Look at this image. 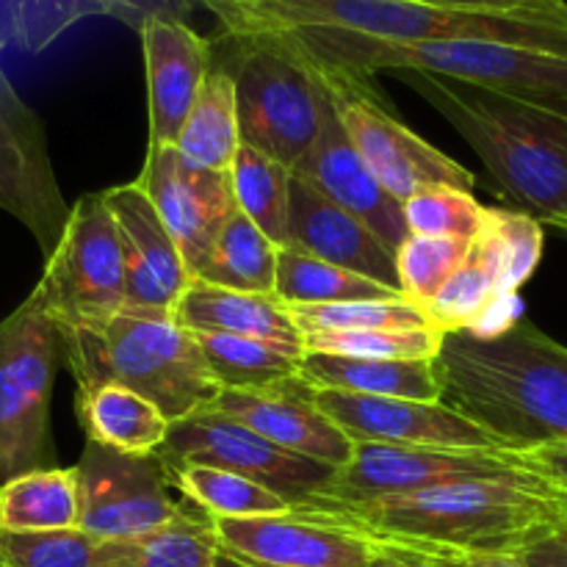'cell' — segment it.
I'll list each match as a JSON object with an SVG mask.
<instances>
[{
    "mask_svg": "<svg viewBox=\"0 0 567 567\" xmlns=\"http://www.w3.org/2000/svg\"><path fill=\"white\" fill-rule=\"evenodd\" d=\"M291 509L349 526L380 546L410 554H520L567 526L565 498L526 471L474 476L371 502L308 498Z\"/></svg>",
    "mask_w": 567,
    "mask_h": 567,
    "instance_id": "6da1fadb",
    "label": "cell"
},
{
    "mask_svg": "<svg viewBox=\"0 0 567 567\" xmlns=\"http://www.w3.org/2000/svg\"><path fill=\"white\" fill-rule=\"evenodd\" d=\"M441 402L507 452L567 443V347L518 319L498 336L446 332Z\"/></svg>",
    "mask_w": 567,
    "mask_h": 567,
    "instance_id": "7a4b0ae2",
    "label": "cell"
},
{
    "mask_svg": "<svg viewBox=\"0 0 567 567\" xmlns=\"http://www.w3.org/2000/svg\"><path fill=\"white\" fill-rule=\"evenodd\" d=\"M225 37L343 31L382 42H496L567 59V3L520 11L443 9L419 0H199Z\"/></svg>",
    "mask_w": 567,
    "mask_h": 567,
    "instance_id": "3957f363",
    "label": "cell"
},
{
    "mask_svg": "<svg viewBox=\"0 0 567 567\" xmlns=\"http://www.w3.org/2000/svg\"><path fill=\"white\" fill-rule=\"evenodd\" d=\"M396 75L452 122L524 214L567 233V120L432 72Z\"/></svg>",
    "mask_w": 567,
    "mask_h": 567,
    "instance_id": "277c9868",
    "label": "cell"
},
{
    "mask_svg": "<svg viewBox=\"0 0 567 567\" xmlns=\"http://www.w3.org/2000/svg\"><path fill=\"white\" fill-rule=\"evenodd\" d=\"M61 336L78 388L122 385L153 402L169 424L210 408L221 391L194 336L172 313L120 310Z\"/></svg>",
    "mask_w": 567,
    "mask_h": 567,
    "instance_id": "5b68a950",
    "label": "cell"
},
{
    "mask_svg": "<svg viewBox=\"0 0 567 567\" xmlns=\"http://www.w3.org/2000/svg\"><path fill=\"white\" fill-rule=\"evenodd\" d=\"M288 33L316 61L374 78L377 72L419 70L529 103L567 120V59L496 42H382L343 31Z\"/></svg>",
    "mask_w": 567,
    "mask_h": 567,
    "instance_id": "8992f818",
    "label": "cell"
},
{
    "mask_svg": "<svg viewBox=\"0 0 567 567\" xmlns=\"http://www.w3.org/2000/svg\"><path fill=\"white\" fill-rule=\"evenodd\" d=\"M227 66L241 144L293 166L308 155L332 109L319 64L288 33H241Z\"/></svg>",
    "mask_w": 567,
    "mask_h": 567,
    "instance_id": "52a82bcc",
    "label": "cell"
},
{
    "mask_svg": "<svg viewBox=\"0 0 567 567\" xmlns=\"http://www.w3.org/2000/svg\"><path fill=\"white\" fill-rule=\"evenodd\" d=\"M61 327L33 293L0 321V485L53 463L50 399Z\"/></svg>",
    "mask_w": 567,
    "mask_h": 567,
    "instance_id": "ba28073f",
    "label": "cell"
},
{
    "mask_svg": "<svg viewBox=\"0 0 567 567\" xmlns=\"http://www.w3.org/2000/svg\"><path fill=\"white\" fill-rule=\"evenodd\" d=\"M316 64L324 75L332 109L349 142L393 199L404 203L410 194L426 186H452L474 194V172L410 131L374 92L369 75L321 61Z\"/></svg>",
    "mask_w": 567,
    "mask_h": 567,
    "instance_id": "9c48e42d",
    "label": "cell"
},
{
    "mask_svg": "<svg viewBox=\"0 0 567 567\" xmlns=\"http://www.w3.org/2000/svg\"><path fill=\"white\" fill-rule=\"evenodd\" d=\"M31 293L61 330L103 324L125 310L120 230L103 192L86 194L72 205L64 233L44 258V271Z\"/></svg>",
    "mask_w": 567,
    "mask_h": 567,
    "instance_id": "30bf717a",
    "label": "cell"
},
{
    "mask_svg": "<svg viewBox=\"0 0 567 567\" xmlns=\"http://www.w3.org/2000/svg\"><path fill=\"white\" fill-rule=\"evenodd\" d=\"M78 471V524L97 540H133L181 515L169 493V471L158 454H122L97 441L83 443Z\"/></svg>",
    "mask_w": 567,
    "mask_h": 567,
    "instance_id": "8fae6325",
    "label": "cell"
},
{
    "mask_svg": "<svg viewBox=\"0 0 567 567\" xmlns=\"http://www.w3.org/2000/svg\"><path fill=\"white\" fill-rule=\"evenodd\" d=\"M155 454L166 468L210 465L230 471L280 493L286 502H291V507L316 496L336 474L330 465L282 452L266 437L214 410H199L188 419L175 421L164 446Z\"/></svg>",
    "mask_w": 567,
    "mask_h": 567,
    "instance_id": "7c38bea8",
    "label": "cell"
},
{
    "mask_svg": "<svg viewBox=\"0 0 567 567\" xmlns=\"http://www.w3.org/2000/svg\"><path fill=\"white\" fill-rule=\"evenodd\" d=\"M526 471L529 468H524L518 454L507 449L382 446L354 441L349 463L341 465L332 480L310 498L354 504L474 476H518Z\"/></svg>",
    "mask_w": 567,
    "mask_h": 567,
    "instance_id": "4fadbf2b",
    "label": "cell"
},
{
    "mask_svg": "<svg viewBox=\"0 0 567 567\" xmlns=\"http://www.w3.org/2000/svg\"><path fill=\"white\" fill-rule=\"evenodd\" d=\"M0 210L14 216L33 238L44 258L59 244L70 219L50 164L42 120L28 109L0 66Z\"/></svg>",
    "mask_w": 567,
    "mask_h": 567,
    "instance_id": "5bb4252c",
    "label": "cell"
},
{
    "mask_svg": "<svg viewBox=\"0 0 567 567\" xmlns=\"http://www.w3.org/2000/svg\"><path fill=\"white\" fill-rule=\"evenodd\" d=\"M219 551L252 567H371L385 554L371 537L316 513L214 518Z\"/></svg>",
    "mask_w": 567,
    "mask_h": 567,
    "instance_id": "9a60e30c",
    "label": "cell"
},
{
    "mask_svg": "<svg viewBox=\"0 0 567 567\" xmlns=\"http://www.w3.org/2000/svg\"><path fill=\"white\" fill-rule=\"evenodd\" d=\"M136 183L155 205L172 241L181 249L192 280L199 277L216 236L225 227L227 216L236 210L230 177L225 172L186 164L175 147H147Z\"/></svg>",
    "mask_w": 567,
    "mask_h": 567,
    "instance_id": "2e32d148",
    "label": "cell"
},
{
    "mask_svg": "<svg viewBox=\"0 0 567 567\" xmlns=\"http://www.w3.org/2000/svg\"><path fill=\"white\" fill-rule=\"evenodd\" d=\"M310 402L352 441L382 446L426 449H502L487 432L443 402L319 391L305 385Z\"/></svg>",
    "mask_w": 567,
    "mask_h": 567,
    "instance_id": "e0dca14e",
    "label": "cell"
},
{
    "mask_svg": "<svg viewBox=\"0 0 567 567\" xmlns=\"http://www.w3.org/2000/svg\"><path fill=\"white\" fill-rule=\"evenodd\" d=\"M125 260V310L172 313L192 282L183 255L136 181L105 188Z\"/></svg>",
    "mask_w": 567,
    "mask_h": 567,
    "instance_id": "ac0fdd59",
    "label": "cell"
},
{
    "mask_svg": "<svg viewBox=\"0 0 567 567\" xmlns=\"http://www.w3.org/2000/svg\"><path fill=\"white\" fill-rule=\"evenodd\" d=\"M205 410L227 415L236 424L252 430L255 435L275 443L282 452L316 460V463H324L336 471L352 457V437L343 435L310 402L299 380L258 388V391H219V396Z\"/></svg>",
    "mask_w": 567,
    "mask_h": 567,
    "instance_id": "d6986e66",
    "label": "cell"
},
{
    "mask_svg": "<svg viewBox=\"0 0 567 567\" xmlns=\"http://www.w3.org/2000/svg\"><path fill=\"white\" fill-rule=\"evenodd\" d=\"M138 37L147 72V147H175L210 72V42L181 20H150Z\"/></svg>",
    "mask_w": 567,
    "mask_h": 567,
    "instance_id": "ffe728a7",
    "label": "cell"
},
{
    "mask_svg": "<svg viewBox=\"0 0 567 567\" xmlns=\"http://www.w3.org/2000/svg\"><path fill=\"white\" fill-rule=\"evenodd\" d=\"M293 177L313 186L330 203L358 216L393 252L410 236L402 203L393 199L371 175V169L363 164L358 150L349 142L347 131L338 122L336 109H330L327 114L319 138L308 150V155L293 166Z\"/></svg>",
    "mask_w": 567,
    "mask_h": 567,
    "instance_id": "44dd1931",
    "label": "cell"
},
{
    "mask_svg": "<svg viewBox=\"0 0 567 567\" xmlns=\"http://www.w3.org/2000/svg\"><path fill=\"white\" fill-rule=\"evenodd\" d=\"M288 247L363 275L388 288H399L396 252L369 225L321 197L313 186L293 177L288 203Z\"/></svg>",
    "mask_w": 567,
    "mask_h": 567,
    "instance_id": "7402d4cb",
    "label": "cell"
},
{
    "mask_svg": "<svg viewBox=\"0 0 567 567\" xmlns=\"http://www.w3.org/2000/svg\"><path fill=\"white\" fill-rule=\"evenodd\" d=\"M188 332H225V336L269 341L291 352H302V332L275 293H244L192 280L172 310Z\"/></svg>",
    "mask_w": 567,
    "mask_h": 567,
    "instance_id": "603a6c76",
    "label": "cell"
},
{
    "mask_svg": "<svg viewBox=\"0 0 567 567\" xmlns=\"http://www.w3.org/2000/svg\"><path fill=\"white\" fill-rule=\"evenodd\" d=\"M299 382L319 391L413 399V402H441L443 393L435 360H369L305 352Z\"/></svg>",
    "mask_w": 567,
    "mask_h": 567,
    "instance_id": "cb8c5ba5",
    "label": "cell"
},
{
    "mask_svg": "<svg viewBox=\"0 0 567 567\" xmlns=\"http://www.w3.org/2000/svg\"><path fill=\"white\" fill-rule=\"evenodd\" d=\"M199 0H14V44L25 53H42L64 31L89 17H111L142 31L150 20H181Z\"/></svg>",
    "mask_w": 567,
    "mask_h": 567,
    "instance_id": "d4e9b609",
    "label": "cell"
},
{
    "mask_svg": "<svg viewBox=\"0 0 567 567\" xmlns=\"http://www.w3.org/2000/svg\"><path fill=\"white\" fill-rule=\"evenodd\" d=\"M75 413L86 441L122 454H155L172 426L153 402L122 385L78 388Z\"/></svg>",
    "mask_w": 567,
    "mask_h": 567,
    "instance_id": "484cf974",
    "label": "cell"
},
{
    "mask_svg": "<svg viewBox=\"0 0 567 567\" xmlns=\"http://www.w3.org/2000/svg\"><path fill=\"white\" fill-rule=\"evenodd\" d=\"M219 540L214 518L183 504L172 524L133 540H105L97 567H216Z\"/></svg>",
    "mask_w": 567,
    "mask_h": 567,
    "instance_id": "4316f807",
    "label": "cell"
},
{
    "mask_svg": "<svg viewBox=\"0 0 567 567\" xmlns=\"http://www.w3.org/2000/svg\"><path fill=\"white\" fill-rule=\"evenodd\" d=\"M238 144H241V131H238L233 78L221 66L219 70L210 66L208 78L199 89V97L194 100V109L183 122L175 150L186 164L197 166V169L227 175Z\"/></svg>",
    "mask_w": 567,
    "mask_h": 567,
    "instance_id": "83f0119b",
    "label": "cell"
},
{
    "mask_svg": "<svg viewBox=\"0 0 567 567\" xmlns=\"http://www.w3.org/2000/svg\"><path fill=\"white\" fill-rule=\"evenodd\" d=\"M221 391H258L299 380L302 352L225 332H192Z\"/></svg>",
    "mask_w": 567,
    "mask_h": 567,
    "instance_id": "f1b7e54d",
    "label": "cell"
},
{
    "mask_svg": "<svg viewBox=\"0 0 567 567\" xmlns=\"http://www.w3.org/2000/svg\"><path fill=\"white\" fill-rule=\"evenodd\" d=\"M75 468H37L0 485V529L3 532L75 529Z\"/></svg>",
    "mask_w": 567,
    "mask_h": 567,
    "instance_id": "f546056e",
    "label": "cell"
},
{
    "mask_svg": "<svg viewBox=\"0 0 567 567\" xmlns=\"http://www.w3.org/2000/svg\"><path fill=\"white\" fill-rule=\"evenodd\" d=\"M230 192L236 208L275 244L288 247V203L293 172L249 144H238L230 172Z\"/></svg>",
    "mask_w": 567,
    "mask_h": 567,
    "instance_id": "4dcf8cb0",
    "label": "cell"
},
{
    "mask_svg": "<svg viewBox=\"0 0 567 567\" xmlns=\"http://www.w3.org/2000/svg\"><path fill=\"white\" fill-rule=\"evenodd\" d=\"M277 252L280 249L236 208L194 280L244 293H275Z\"/></svg>",
    "mask_w": 567,
    "mask_h": 567,
    "instance_id": "1f68e13d",
    "label": "cell"
},
{
    "mask_svg": "<svg viewBox=\"0 0 567 567\" xmlns=\"http://www.w3.org/2000/svg\"><path fill=\"white\" fill-rule=\"evenodd\" d=\"M275 297L282 305H332L358 302V299H393L404 293L336 264H324L293 247H282L277 252Z\"/></svg>",
    "mask_w": 567,
    "mask_h": 567,
    "instance_id": "d6a6232c",
    "label": "cell"
},
{
    "mask_svg": "<svg viewBox=\"0 0 567 567\" xmlns=\"http://www.w3.org/2000/svg\"><path fill=\"white\" fill-rule=\"evenodd\" d=\"M169 471L172 487L183 493L208 518H260L291 513V502L252 480L210 468V465H177Z\"/></svg>",
    "mask_w": 567,
    "mask_h": 567,
    "instance_id": "836d02e7",
    "label": "cell"
},
{
    "mask_svg": "<svg viewBox=\"0 0 567 567\" xmlns=\"http://www.w3.org/2000/svg\"><path fill=\"white\" fill-rule=\"evenodd\" d=\"M302 336L310 332H363V330H435L424 308L408 297L358 299L332 305H286Z\"/></svg>",
    "mask_w": 567,
    "mask_h": 567,
    "instance_id": "e575fe53",
    "label": "cell"
},
{
    "mask_svg": "<svg viewBox=\"0 0 567 567\" xmlns=\"http://www.w3.org/2000/svg\"><path fill=\"white\" fill-rule=\"evenodd\" d=\"M441 341L443 336L437 330H363L302 336L305 352L369 360H435L441 352Z\"/></svg>",
    "mask_w": 567,
    "mask_h": 567,
    "instance_id": "d590c367",
    "label": "cell"
},
{
    "mask_svg": "<svg viewBox=\"0 0 567 567\" xmlns=\"http://www.w3.org/2000/svg\"><path fill=\"white\" fill-rule=\"evenodd\" d=\"M471 241L468 238L413 236L410 233L396 249V275L404 297L419 305L430 302L446 286L449 277L460 269Z\"/></svg>",
    "mask_w": 567,
    "mask_h": 567,
    "instance_id": "8d00e7d4",
    "label": "cell"
},
{
    "mask_svg": "<svg viewBox=\"0 0 567 567\" xmlns=\"http://www.w3.org/2000/svg\"><path fill=\"white\" fill-rule=\"evenodd\" d=\"M404 221L413 236L476 238L485 225L487 208L471 192L452 186H426L402 203Z\"/></svg>",
    "mask_w": 567,
    "mask_h": 567,
    "instance_id": "74e56055",
    "label": "cell"
},
{
    "mask_svg": "<svg viewBox=\"0 0 567 567\" xmlns=\"http://www.w3.org/2000/svg\"><path fill=\"white\" fill-rule=\"evenodd\" d=\"M103 551L105 540L83 529H0V563L9 567H97Z\"/></svg>",
    "mask_w": 567,
    "mask_h": 567,
    "instance_id": "f35d334b",
    "label": "cell"
},
{
    "mask_svg": "<svg viewBox=\"0 0 567 567\" xmlns=\"http://www.w3.org/2000/svg\"><path fill=\"white\" fill-rule=\"evenodd\" d=\"M524 468L546 480L567 504V443H551V446L526 449V452H515Z\"/></svg>",
    "mask_w": 567,
    "mask_h": 567,
    "instance_id": "ab89813d",
    "label": "cell"
},
{
    "mask_svg": "<svg viewBox=\"0 0 567 567\" xmlns=\"http://www.w3.org/2000/svg\"><path fill=\"white\" fill-rule=\"evenodd\" d=\"M430 559L437 567H526L518 554H430Z\"/></svg>",
    "mask_w": 567,
    "mask_h": 567,
    "instance_id": "60d3db41",
    "label": "cell"
},
{
    "mask_svg": "<svg viewBox=\"0 0 567 567\" xmlns=\"http://www.w3.org/2000/svg\"><path fill=\"white\" fill-rule=\"evenodd\" d=\"M419 3L443 6V9H468V11H520V9H540V6L559 3V0H419Z\"/></svg>",
    "mask_w": 567,
    "mask_h": 567,
    "instance_id": "b9f144b4",
    "label": "cell"
},
{
    "mask_svg": "<svg viewBox=\"0 0 567 567\" xmlns=\"http://www.w3.org/2000/svg\"><path fill=\"white\" fill-rule=\"evenodd\" d=\"M518 557L526 567H567V543L557 540V537H546V540L524 548Z\"/></svg>",
    "mask_w": 567,
    "mask_h": 567,
    "instance_id": "7bdbcfd3",
    "label": "cell"
},
{
    "mask_svg": "<svg viewBox=\"0 0 567 567\" xmlns=\"http://www.w3.org/2000/svg\"><path fill=\"white\" fill-rule=\"evenodd\" d=\"M371 567H437L430 557H421V554L410 551H396V548H385L380 559Z\"/></svg>",
    "mask_w": 567,
    "mask_h": 567,
    "instance_id": "ee69618b",
    "label": "cell"
},
{
    "mask_svg": "<svg viewBox=\"0 0 567 567\" xmlns=\"http://www.w3.org/2000/svg\"><path fill=\"white\" fill-rule=\"evenodd\" d=\"M14 0H0V53H3L9 44H14Z\"/></svg>",
    "mask_w": 567,
    "mask_h": 567,
    "instance_id": "f6af8a7d",
    "label": "cell"
},
{
    "mask_svg": "<svg viewBox=\"0 0 567 567\" xmlns=\"http://www.w3.org/2000/svg\"><path fill=\"white\" fill-rule=\"evenodd\" d=\"M216 567H252V565H247V563H238V559L227 557V554H221V551H219V559H216Z\"/></svg>",
    "mask_w": 567,
    "mask_h": 567,
    "instance_id": "bcb514c9",
    "label": "cell"
},
{
    "mask_svg": "<svg viewBox=\"0 0 567 567\" xmlns=\"http://www.w3.org/2000/svg\"><path fill=\"white\" fill-rule=\"evenodd\" d=\"M554 537H557V540H563V543H567V526H563V529H559V532H557V535H554Z\"/></svg>",
    "mask_w": 567,
    "mask_h": 567,
    "instance_id": "7dc6e473",
    "label": "cell"
},
{
    "mask_svg": "<svg viewBox=\"0 0 567 567\" xmlns=\"http://www.w3.org/2000/svg\"><path fill=\"white\" fill-rule=\"evenodd\" d=\"M0 567H9V565H6V563H0Z\"/></svg>",
    "mask_w": 567,
    "mask_h": 567,
    "instance_id": "c3c4849f",
    "label": "cell"
}]
</instances>
